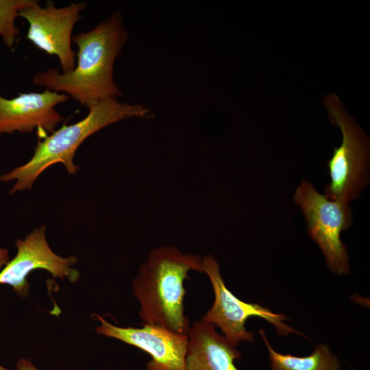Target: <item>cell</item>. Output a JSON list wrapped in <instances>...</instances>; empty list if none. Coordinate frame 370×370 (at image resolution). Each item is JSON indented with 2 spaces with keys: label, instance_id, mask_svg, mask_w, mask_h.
<instances>
[{
  "label": "cell",
  "instance_id": "10",
  "mask_svg": "<svg viewBox=\"0 0 370 370\" xmlns=\"http://www.w3.org/2000/svg\"><path fill=\"white\" fill-rule=\"evenodd\" d=\"M69 97L48 88L42 92L20 93L11 99L0 95V134L29 132L35 128L42 133L53 132L64 119L55 106Z\"/></svg>",
  "mask_w": 370,
  "mask_h": 370
},
{
  "label": "cell",
  "instance_id": "15",
  "mask_svg": "<svg viewBox=\"0 0 370 370\" xmlns=\"http://www.w3.org/2000/svg\"><path fill=\"white\" fill-rule=\"evenodd\" d=\"M9 260V251L5 248L0 247V268L4 266Z\"/></svg>",
  "mask_w": 370,
  "mask_h": 370
},
{
  "label": "cell",
  "instance_id": "16",
  "mask_svg": "<svg viewBox=\"0 0 370 370\" xmlns=\"http://www.w3.org/2000/svg\"><path fill=\"white\" fill-rule=\"evenodd\" d=\"M0 370H10L0 365Z\"/></svg>",
  "mask_w": 370,
  "mask_h": 370
},
{
  "label": "cell",
  "instance_id": "6",
  "mask_svg": "<svg viewBox=\"0 0 370 370\" xmlns=\"http://www.w3.org/2000/svg\"><path fill=\"white\" fill-rule=\"evenodd\" d=\"M202 273L208 277L214 294L211 308L201 318L220 328L222 335L234 347L241 342H253L254 333L247 331V320L258 317L271 323L279 335L292 333L303 335L284 321L288 320L282 313H275L256 303H247L235 296L226 286L221 276L220 267L212 255L202 258Z\"/></svg>",
  "mask_w": 370,
  "mask_h": 370
},
{
  "label": "cell",
  "instance_id": "2",
  "mask_svg": "<svg viewBox=\"0 0 370 370\" xmlns=\"http://www.w3.org/2000/svg\"><path fill=\"white\" fill-rule=\"evenodd\" d=\"M203 257L183 254L174 246L151 250L132 282L143 324L187 334L190 327L184 314V284L191 271L202 272Z\"/></svg>",
  "mask_w": 370,
  "mask_h": 370
},
{
  "label": "cell",
  "instance_id": "5",
  "mask_svg": "<svg viewBox=\"0 0 370 370\" xmlns=\"http://www.w3.org/2000/svg\"><path fill=\"white\" fill-rule=\"evenodd\" d=\"M294 201L301 208L308 234L321 249L328 269L337 275L349 273L347 248L340 237L352 223L349 204L329 199L304 179L295 190Z\"/></svg>",
  "mask_w": 370,
  "mask_h": 370
},
{
  "label": "cell",
  "instance_id": "7",
  "mask_svg": "<svg viewBox=\"0 0 370 370\" xmlns=\"http://www.w3.org/2000/svg\"><path fill=\"white\" fill-rule=\"evenodd\" d=\"M86 6V2H78L56 8L48 2L40 7L37 1L18 12V16L29 23L27 38L47 54L58 56L63 73L72 71L75 66V55L71 49L72 31Z\"/></svg>",
  "mask_w": 370,
  "mask_h": 370
},
{
  "label": "cell",
  "instance_id": "9",
  "mask_svg": "<svg viewBox=\"0 0 370 370\" xmlns=\"http://www.w3.org/2000/svg\"><path fill=\"white\" fill-rule=\"evenodd\" d=\"M101 323L98 334L136 347L151 356L148 370H186L188 336L163 327L143 324L141 328H122L95 314Z\"/></svg>",
  "mask_w": 370,
  "mask_h": 370
},
{
  "label": "cell",
  "instance_id": "8",
  "mask_svg": "<svg viewBox=\"0 0 370 370\" xmlns=\"http://www.w3.org/2000/svg\"><path fill=\"white\" fill-rule=\"evenodd\" d=\"M45 225L35 228L24 240L17 239V253L0 271V284L10 285L19 296L25 297L29 293L27 275L34 270L45 269L54 278L71 282H76L79 273L72 267L76 263L74 256L61 257L50 248L46 237Z\"/></svg>",
  "mask_w": 370,
  "mask_h": 370
},
{
  "label": "cell",
  "instance_id": "1",
  "mask_svg": "<svg viewBox=\"0 0 370 370\" xmlns=\"http://www.w3.org/2000/svg\"><path fill=\"white\" fill-rule=\"evenodd\" d=\"M127 39L119 14L100 23L92 30L72 36L77 47L74 69L60 73L51 69L37 73L36 85L63 91L88 108L121 92L114 81V61Z\"/></svg>",
  "mask_w": 370,
  "mask_h": 370
},
{
  "label": "cell",
  "instance_id": "14",
  "mask_svg": "<svg viewBox=\"0 0 370 370\" xmlns=\"http://www.w3.org/2000/svg\"><path fill=\"white\" fill-rule=\"evenodd\" d=\"M16 370H38L29 360L20 359L16 363Z\"/></svg>",
  "mask_w": 370,
  "mask_h": 370
},
{
  "label": "cell",
  "instance_id": "4",
  "mask_svg": "<svg viewBox=\"0 0 370 370\" xmlns=\"http://www.w3.org/2000/svg\"><path fill=\"white\" fill-rule=\"evenodd\" d=\"M331 122L342 132V142L334 148L328 165L330 182L325 192L334 201L349 204L356 199L367 184L368 145L365 136L342 108L336 95L324 101Z\"/></svg>",
  "mask_w": 370,
  "mask_h": 370
},
{
  "label": "cell",
  "instance_id": "12",
  "mask_svg": "<svg viewBox=\"0 0 370 370\" xmlns=\"http://www.w3.org/2000/svg\"><path fill=\"white\" fill-rule=\"evenodd\" d=\"M258 332L267 349L271 370H339L341 368L340 360L325 344L317 345L308 356H296L276 352L264 330L260 328Z\"/></svg>",
  "mask_w": 370,
  "mask_h": 370
},
{
  "label": "cell",
  "instance_id": "3",
  "mask_svg": "<svg viewBox=\"0 0 370 370\" xmlns=\"http://www.w3.org/2000/svg\"><path fill=\"white\" fill-rule=\"evenodd\" d=\"M81 121L71 125L64 124L34 147L32 158L25 164L0 176V181L16 180L10 193L31 189L37 177L49 166L62 163L70 174L79 169L75 164V151L90 136L115 122L133 117H146L150 113L141 105L121 103L116 97L99 101L88 108Z\"/></svg>",
  "mask_w": 370,
  "mask_h": 370
},
{
  "label": "cell",
  "instance_id": "11",
  "mask_svg": "<svg viewBox=\"0 0 370 370\" xmlns=\"http://www.w3.org/2000/svg\"><path fill=\"white\" fill-rule=\"evenodd\" d=\"M188 336L186 370H238L235 360L242 356L216 327L201 319L194 321Z\"/></svg>",
  "mask_w": 370,
  "mask_h": 370
},
{
  "label": "cell",
  "instance_id": "13",
  "mask_svg": "<svg viewBox=\"0 0 370 370\" xmlns=\"http://www.w3.org/2000/svg\"><path fill=\"white\" fill-rule=\"evenodd\" d=\"M37 1L35 0H0V36L8 48H12L18 29L14 21L19 11Z\"/></svg>",
  "mask_w": 370,
  "mask_h": 370
}]
</instances>
